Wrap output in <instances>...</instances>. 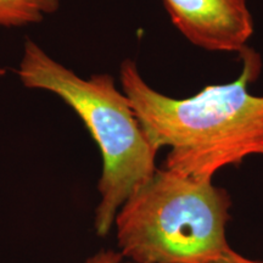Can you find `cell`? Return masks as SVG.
Returning a JSON list of instances; mask_svg holds the SVG:
<instances>
[{
	"instance_id": "obj_1",
	"label": "cell",
	"mask_w": 263,
	"mask_h": 263,
	"mask_svg": "<svg viewBox=\"0 0 263 263\" xmlns=\"http://www.w3.org/2000/svg\"><path fill=\"white\" fill-rule=\"evenodd\" d=\"M236 81L207 85L194 97L174 99L151 88L134 61L121 65L122 91L150 144L168 146L164 168L210 182L224 167L263 155V95L249 91L261 59L245 48Z\"/></svg>"
},
{
	"instance_id": "obj_2",
	"label": "cell",
	"mask_w": 263,
	"mask_h": 263,
	"mask_svg": "<svg viewBox=\"0 0 263 263\" xmlns=\"http://www.w3.org/2000/svg\"><path fill=\"white\" fill-rule=\"evenodd\" d=\"M17 74L25 87L50 91L73 108L99 146L103 172L94 226L99 236L108 235L123 203L156 172L159 150L147 140L129 99L110 74L82 78L31 39L25 42Z\"/></svg>"
},
{
	"instance_id": "obj_3",
	"label": "cell",
	"mask_w": 263,
	"mask_h": 263,
	"mask_svg": "<svg viewBox=\"0 0 263 263\" xmlns=\"http://www.w3.org/2000/svg\"><path fill=\"white\" fill-rule=\"evenodd\" d=\"M232 205L229 193L212 180L157 168L117 213L120 252L136 263L215 262L230 249Z\"/></svg>"
},
{
	"instance_id": "obj_4",
	"label": "cell",
	"mask_w": 263,
	"mask_h": 263,
	"mask_svg": "<svg viewBox=\"0 0 263 263\" xmlns=\"http://www.w3.org/2000/svg\"><path fill=\"white\" fill-rule=\"evenodd\" d=\"M173 25L195 47L241 52L254 34L246 0H163Z\"/></svg>"
},
{
	"instance_id": "obj_5",
	"label": "cell",
	"mask_w": 263,
	"mask_h": 263,
	"mask_svg": "<svg viewBox=\"0 0 263 263\" xmlns=\"http://www.w3.org/2000/svg\"><path fill=\"white\" fill-rule=\"evenodd\" d=\"M60 8V0H0V26L25 27L43 21Z\"/></svg>"
},
{
	"instance_id": "obj_6",
	"label": "cell",
	"mask_w": 263,
	"mask_h": 263,
	"mask_svg": "<svg viewBox=\"0 0 263 263\" xmlns=\"http://www.w3.org/2000/svg\"><path fill=\"white\" fill-rule=\"evenodd\" d=\"M84 263H136L129 258L124 257L121 252L114 250H100V251L90 256Z\"/></svg>"
},
{
	"instance_id": "obj_7",
	"label": "cell",
	"mask_w": 263,
	"mask_h": 263,
	"mask_svg": "<svg viewBox=\"0 0 263 263\" xmlns=\"http://www.w3.org/2000/svg\"><path fill=\"white\" fill-rule=\"evenodd\" d=\"M212 263H263V261H261V259L246 257V256L239 254L235 250L230 248L228 251H226L224 254H223L222 257L216 259V261Z\"/></svg>"
},
{
	"instance_id": "obj_8",
	"label": "cell",
	"mask_w": 263,
	"mask_h": 263,
	"mask_svg": "<svg viewBox=\"0 0 263 263\" xmlns=\"http://www.w3.org/2000/svg\"><path fill=\"white\" fill-rule=\"evenodd\" d=\"M5 73H6V71H5V68H3V67H0V77H3V76H5Z\"/></svg>"
}]
</instances>
